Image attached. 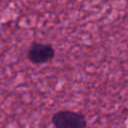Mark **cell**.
Here are the masks:
<instances>
[{
  "label": "cell",
  "mask_w": 128,
  "mask_h": 128,
  "mask_svg": "<svg viewBox=\"0 0 128 128\" xmlns=\"http://www.w3.org/2000/svg\"><path fill=\"white\" fill-rule=\"evenodd\" d=\"M55 128H86V117L74 110H59L55 112L51 118Z\"/></svg>",
  "instance_id": "1"
},
{
  "label": "cell",
  "mask_w": 128,
  "mask_h": 128,
  "mask_svg": "<svg viewBox=\"0 0 128 128\" xmlns=\"http://www.w3.org/2000/svg\"><path fill=\"white\" fill-rule=\"evenodd\" d=\"M26 56L33 64H45L55 57V49L49 43L34 42L28 48Z\"/></svg>",
  "instance_id": "2"
}]
</instances>
